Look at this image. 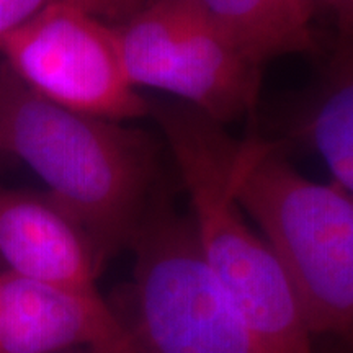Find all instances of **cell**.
<instances>
[{
  "label": "cell",
  "mask_w": 353,
  "mask_h": 353,
  "mask_svg": "<svg viewBox=\"0 0 353 353\" xmlns=\"http://www.w3.org/2000/svg\"><path fill=\"white\" fill-rule=\"evenodd\" d=\"M26 162L77 221L103 265L130 245L154 174L148 134L72 112L25 85L0 59V156Z\"/></svg>",
  "instance_id": "obj_1"
},
{
  "label": "cell",
  "mask_w": 353,
  "mask_h": 353,
  "mask_svg": "<svg viewBox=\"0 0 353 353\" xmlns=\"http://www.w3.org/2000/svg\"><path fill=\"white\" fill-rule=\"evenodd\" d=\"M154 118L188 193L203 257L255 341L265 353H314V335L283 265L236 196L239 141L179 101L159 107Z\"/></svg>",
  "instance_id": "obj_2"
},
{
  "label": "cell",
  "mask_w": 353,
  "mask_h": 353,
  "mask_svg": "<svg viewBox=\"0 0 353 353\" xmlns=\"http://www.w3.org/2000/svg\"><path fill=\"white\" fill-rule=\"evenodd\" d=\"M234 187L283 265L312 335L353 343V196L309 180L259 138L239 143Z\"/></svg>",
  "instance_id": "obj_3"
},
{
  "label": "cell",
  "mask_w": 353,
  "mask_h": 353,
  "mask_svg": "<svg viewBox=\"0 0 353 353\" xmlns=\"http://www.w3.org/2000/svg\"><path fill=\"white\" fill-rule=\"evenodd\" d=\"M130 245V294L114 311L128 353H265L210 270L190 216L157 203Z\"/></svg>",
  "instance_id": "obj_4"
},
{
  "label": "cell",
  "mask_w": 353,
  "mask_h": 353,
  "mask_svg": "<svg viewBox=\"0 0 353 353\" xmlns=\"http://www.w3.org/2000/svg\"><path fill=\"white\" fill-rule=\"evenodd\" d=\"M114 30L134 88L174 95L221 125L252 112L257 103L262 65L183 0H149Z\"/></svg>",
  "instance_id": "obj_5"
},
{
  "label": "cell",
  "mask_w": 353,
  "mask_h": 353,
  "mask_svg": "<svg viewBox=\"0 0 353 353\" xmlns=\"http://www.w3.org/2000/svg\"><path fill=\"white\" fill-rule=\"evenodd\" d=\"M0 59L25 85L72 112L110 121L151 113L126 76L114 25L63 0L0 37Z\"/></svg>",
  "instance_id": "obj_6"
},
{
  "label": "cell",
  "mask_w": 353,
  "mask_h": 353,
  "mask_svg": "<svg viewBox=\"0 0 353 353\" xmlns=\"http://www.w3.org/2000/svg\"><path fill=\"white\" fill-rule=\"evenodd\" d=\"M76 348L128 353L114 309L99 293L61 290L0 267V353Z\"/></svg>",
  "instance_id": "obj_7"
},
{
  "label": "cell",
  "mask_w": 353,
  "mask_h": 353,
  "mask_svg": "<svg viewBox=\"0 0 353 353\" xmlns=\"http://www.w3.org/2000/svg\"><path fill=\"white\" fill-rule=\"evenodd\" d=\"M0 260L19 275L97 294L101 263L85 231L50 195L0 192Z\"/></svg>",
  "instance_id": "obj_8"
},
{
  "label": "cell",
  "mask_w": 353,
  "mask_h": 353,
  "mask_svg": "<svg viewBox=\"0 0 353 353\" xmlns=\"http://www.w3.org/2000/svg\"><path fill=\"white\" fill-rule=\"evenodd\" d=\"M259 65L316 50L314 0H183Z\"/></svg>",
  "instance_id": "obj_9"
},
{
  "label": "cell",
  "mask_w": 353,
  "mask_h": 353,
  "mask_svg": "<svg viewBox=\"0 0 353 353\" xmlns=\"http://www.w3.org/2000/svg\"><path fill=\"white\" fill-rule=\"evenodd\" d=\"M296 132L353 196V64H330L327 81L299 114Z\"/></svg>",
  "instance_id": "obj_10"
},
{
  "label": "cell",
  "mask_w": 353,
  "mask_h": 353,
  "mask_svg": "<svg viewBox=\"0 0 353 353\" xmlns=\"http://www.w3.org/2000/svg\"><path fill=\"white\" fill-rule=\"evenodd\" d=\"M317 6L329 8L334 17L335 30H337L330 64H353V0H317Z\"/></svg>",
  "instance_id": "obj_11"
},
{
  "label": "cell",
  "mask_w": 353,
  "mask_h": 353,
  "mask_svg": "<svg viewBox=\"0 0 353 353\" xmlns=\"http://www.w3.org/2000/svg\"><path fill=\"white\" fill-rule=\"evenodd\" d=\"M110 25H120L139 12L149 0H63Z\"/></svg>",
  "instance_id": "obj_12"
},
{
  "label": "cell",
  "mask_w": 353,
  "mask_h": 353,
  "mask_svg": "<svg viewBox=\"0 0 353 353\" xmlns=\"http://www.w3.org/2000/svg\"><path fill=\"white\" fill-rule=\"evenodd\" d=\"M54 0H0V37L20 28Z\"/></svg>",
  "instance_id": "obj_13"
},
{
  "label": "cell",
  "mask_w": 353,
  "mask_h": 353,
  "mask_svg": "<svg viewBox=\"0 0 353 353\" xmlns=\"http://www.w3.org/2000/svg\"><path fill=\"white\" fill-rule=\"evenodd\" d=\"M63 353H107V352L94 350V348H76V350H69V352H63Z\"/></svg>",
  "instance_id": "obj_14"
},
{
  "label": "cell",
  "mask_w": 353,
  "mask_h": 353,
  "mask_svg": "<svg viewBox=\"0 0 353 353\" xmlns=\"http://www.w3.org/2000/svg\"><path fill=\"white\" fill-rule=\"evenodd\" d=\"M314 2H316V6H317V0H314Z\"/></svg>",
  "instance_id": "obj_15"
}]
</instances>
